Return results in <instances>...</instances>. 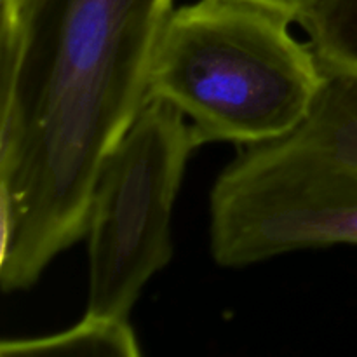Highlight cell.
<instances>
[{"mask_svg":"<svg viewBox=\"0 0 357 357\" xmlns=\"http://www.w3.org/2000/svg\"><path fill=\"white\" fill-rule=\"evenodd\" d=\"M298 23L326 72L357 79V0H321Z\"/></svg>","mask_w":357,"mask_h":357,"instance_id":"cell-6","label":"cell"},{"mask_svg":"<svg viewBox=\"0 0 357 357\" xmlns=\"http://www.w3.org/2000/svg\"><path fill=\"white\" fill-rule=\"evenodd\" d=\"M199 146L173 105L145 100L98 171L87 216L89 314L128 319L146 282L173 258L171 215Z\"/></svg>","mask_w":357,"mask_h":357,"instance_id":"cell-4","label":"cell"},{"mask_svg":"<svg viewBox=\"0 0 357 357\" xmlns=\"http://www.w3.org/2000/svg\"><path fill=\"white\" fill-rule=\"evenodd\" d=\"M173 0H20L0 65V286L30 289L86 236L101 164L142 110Z\"/></svg>","mask_w":357,"mask_h":357,"instance_id":"cell-1","label":"cell"},{"mask_svg":"<svg viewBox=\"0 0 357 357\" xmlns=\"http://www.w3.org/2000/svg\"><path fill=\"white\" fill-rule=\"evenodd\" d=\"M0 352L3 357H138L142 347L128 319L86 312L58 333L3 340Z\"/></svg>","mask_w":357,"mask_h":357,"instance_id":"cell-5","label":"cell"},{"mask_svg":"<svg viewBox=\"0 0 357 357\" xmlns=\"http://www.w3.org/2000/svg\"><path fill=\"white\" fill-rule=\"evenodd\" d=\"M246 2L257 3V6L265 7V9H271L274 13L282 14L288 20L298 23L300 17L305 16L321 0H246Z\"/></svg>","mask_w":357,"mask_h":357,"instance_id":"cell-7","label":"cell"},{"mask_svg":"<svg viewBox=\"0 0 357 357\" xmlns=\"http://www.w3.org/2000/svg\"><path fill=\"white\" fill-rule=\"evenodd\" d=\"M326 73L296 128L246 145L216 178L209 195V250L220 267L357 246V79Z\"/></svg>","mask_w":357,"mask_h":357,"instance_id":"cell-3","label":"cell"},{"mask_svg":"<svg viewBox=\"0 0 357 357\" xmlns=\"http://www.w3.org/2000/svg\"><path fill=\"white\" fill-rule=\"evenodd\" d=\"M291 23L246 0L174 9L153 52L146 100L181 112L199 146L281 138L307 117L328 77Z\"/></svg>","mask_w":357,"mask_h":357,"instance_id":"cell-2","label":"cell"}]
</instances>
